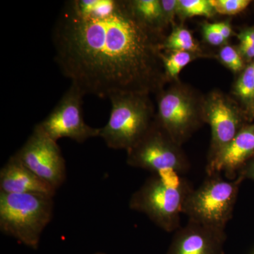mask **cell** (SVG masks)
Returning <instances> with one entry per match:
<instances>
[{"label":"cell","instance_id":"cell-4","mask_svg":"<svg viewBox=\"0 0 254 254\" xmlns=\"http://www.w3.org/2000/svg\"><path fill=\"white\" fill-rule=\"evenodd\" d=\"M109 120L100 128V137L115 150H128L144 136L154 123V105L150 95L117 93L110 97Z\"/></svg>","mask_w":254,"mask_h":254},{"label":"cell","instance_id":"cell-10","mask_svg":"<svg viewBox=\"0 0 254 254\" xmlns=\"http://www.w3.org/2000/svg\"><path fill=\"white\" fill-rule=\"evenodd\" d=\"M14 155L32 173L56 190L66 180V163L58 142L36 127Z\"/></svg>","mask_w":254,"mask_h":254},{"label":"cell","instance_id":"cell-3","mask_svg":"<svg viewBox=\"0 0 254 254\" xmlns=\"http://www.w3.org/2000/svg\"><path fill=\"white\" fill-rule=\"evenodd\" d=\"M53 196L41 193L0 192V230L37 250L42 234L53 218Z\"/></svg>","mask_w":254,"mask_h":254},{"label":"cell","instance_id":"cell-21","mask_svg":"<svg viewBox=\"0 0 254 254\" xmlns=\"http://www.w3.org/2000/svg\"><path fill=\"white\" fill-rule=\"evenodd\" d=\"M217 14L233 16L245 11L252 3L250 0H210Z\"/></svg>","mask_w":254,"mask_h":254},{"label":"cell","instance_id":"cell-17","mask_svg":"<svg viewBox=\"0 0 254 254\" xmlns=\"http://www.w3.org/2000/svg\"><path fill=\"white\" fill-rule=\"evenodd\" d=\"M208 53L187 51L163 52L162 60L165 74L170 83L180 81L179 75L185 66L198 58H210Z\"/></svg>","mask_w":254,"mask_h":254},{"label":"cell","instance_id":"cell-5","mask_svg":"<svg viewBox=\"0 0 254 254\" xmlns=\"http://www.w3.org/2000/svg\"><path fill=\"white\" fill-rule=\"evenodd\" d=\"M171 83L156 94L155 120L182 146L205 124L204 95L180 81Z\"/></svg>","mask_w":254,"mask_h":254},{"label":"cell","instance_id":"cell-26","mask_svg":"<svg viewBox=\"0 0 254 254\" xmlns=\"http://www.w3.org/2000/svg\"><path fill=\"white\" fill-rule=\"evenodd\" d=\"M105 254L104 253H96V254Z\"/></svg>","mask_w":254,"mask_h":254},{"label":"cell","instance_id":"cell-25","mask_svg":"<svg viewBox=\"0 0 254 254\" xmlns=\"http://www.w3.org/2000/svg\"><path fill=\"white\" fill-rule=\"evenodd\" d=\"M215 24H216L217 27H218L222 36L227 41H228V40L235 35L230 21H221V22L215 23Z\"/></svg>","mask_w":254,"mask_h":254},{"label":"cell","instance_id":"cell-2","mask_svg":"<svg viewBox=\"0 0 254 254\" xmlns=\"http://www.w3.org/2000/svg\"><path fill=\"white\" fill-rule=\"evenodd\" d=\"M192 190L178 174H153L131 195L129 208L145 214L164 231L175 232L181 227L184 203Z\"/></svg>","mask_w":254,"mask_h":254},{"label":"cell","instance_id":"cell-9","mask_svg":"<svg viewBox=\"0 0 254 254\" xmlns=\"http://www.w3.org/2000/svg\"><path fill=\"white\" fill-rule=\"evenodd\" d=\"M83 96L81 90L71 84L51 113L35 127L57 142L68 138L83 143L100 137V128L89 126L83 119Z\"/></svg>","mask_w":254,"mask_h":254},{"label":"cell","instance_id":"cell-19","mask_svg":"<svg viewBox=\"0 0 254 254\" xmlns=\"http://www.w3.org/2000/svg\"><path fill=\"white\" fill-rule=\"evenodd\" d=\"M217 58L222 65L236 75L242 72L247 66L237 46L228 43L220 48Z\"/></svg>","mask_w":254,"mask_h":254},{"label":"cell","instance_id":"cell-22","mask_svg":"<svg viewBox=\"0 0 254 254\" xmlns=\"http://www.w3.org/2000/svg\"><path fill=\"white\" fill-rule=\"evenodd\" d=\"M201 32L203 40L210 46L221 48L227 44V41L219 31L215 23L205 21L201 24Z\"/></svg>","mask_w":254,"mask_h":254},{"label":"cell","instance_id":"cell-1","mask_svg":"<svg viewBox=\"0 0 254 254\" xmlns=\"http://www.w3.org/2000/svg\"><path fill=\"white\" fill-rule=\"evenodd\" d=\"M167 36L145 26L128 0L65 1L53 30L55 62L83 95H156L169 80L162 45Z\"/></svg>","mask_w":254,"mask_h":254},{"label":"cell","instance_id":"cell-8","mask_svg":"<svg viewBox=\"0 0 254 254\" xmlns=\"http://www.w3.org/2000/svg\"><path fill=\"white\" fill-rule=\"evenodd\" d=\"M204 123L211 128V141L207 162L210 161L246 126L250 124L244 110L231 95L219 90L204 95Z\"/></svg>","mask_w":254,"mask_h":254},{"label":"cell","instance_id":"cell-6","mask_svg":"<svg viewBox=\"0 0 254 254\" xmlns=\"http://www.w3.org/2000/svg\"><path fill=\"white\" fill-rule=\"evenodd\" d=\"M243 181L239 177L235 180H225L221 174L208 175L198 188L187 195L183 213L190 220L205 226L225 230L233 215Z\"/></svg>","mask_w":254,"mask_h":254},{"label":"cell","instance_id":"cell-20","mask_svg":"<svg viewBox=\"0 0 254 254\" xmlns=\"http://www.w3.org/2000/svg\"><path fill=\"white\" fill-rule=\"evenodd\" d=\"M240 41L237 49L246 64L254 61V26L242 28L237 34Z\"/></svg>","mask_w":254,"mask_h":254},{"label":"cell","instance_id":"cell-15","mask_svg":"<svg viewBox=\"0 0 254 254\" xmlns=\"http://www.w3.org/2000/svg\"><path fill=\"white\" fill-rule=\"evenodd\" d=\"M132 12L145 26L166 35L170 28L165 22L160 0H128Z\"/></svg>","mask_w":254,"mask_h":254},{"label":"cell","instance_id":"cell-7","mask_svg":"<svg viewBox=\"0 0 254 254\" xmlns=\"http://www.w3.org/2000/svg\"><path fill=\"white\" fill-rule=\"evenodd\" d=\"M127 154L129 166L153 174L173 172L182 175L190 168L182 145L174 141L156 120L144 136L127 150Z\"/></svg>","mask_w":254,"mask_h":254},{"label":"cell","instance_id":"cell-14","mask_svg":"<svg viewBox=\"0 0 254 254\" xmlns=\"http://www.w3.org/2000/svg\"><path fill=\"white\" fill-rule=\"evenodd\" d=\"M245 112L249 123L254 120V71L253 63L247 64L237 75L232 88V95Z\"/></svg>","mask_w":254,"mask_h":254},{"label":"cell","instance_id":"cell-13","mask_svg":"<svg viewBox=\"0 0 254 254\" xmlns=\"http://www.w3.org/2000/svg\"><path fill=\"white\" fill-rule=\"evenodd\" d=\"M0 192L5 193H41L55 196L56 190L41 180L15 155L0 171Z\"/></svg>","mask_w":254,"mask_h":254},{"label":"cell","instance_id":"cell-18","mask_svg":"<svg viewBox=\"0 0 254 254\" xmlns=\"http://www.w3.org/2000/svg\"><path fill=\"white\" fill-rule=\"evenodd\" d=\"M217 14L210 0H179L177 17L182 23L194 16L213 18Z\"/></svg>","mask_w":254,"mask_h":254},{"label":"cell","instance_id":"cell-27","mask_svg":"<svg viewBox=\"0 0 254 254\" xmlns=\"http://www.w3.org/2000/svg\"><path fill=\"white\" fill-rule=\"evenodd\" d=\"M253 64H254V61L253 62Z\"/></svg>","mask_w":254,"mask_h":254},{"label":"cell","instance_id":"cell-23","mask_svg":"<svg viewBox=\"0 0 254 254\" xmlns=\"http://www.w3.org/2000/svg\"><path fill=\"white\" fill-rule=\"evenodd\" d=\"M164 18L169 27H172L175 23V18L178 11L179 0H160Z\"/></svg>","mask_w":254,"mask_h":254},{"label":"cell","instance_id":"cell-11","mask_svg":"<svg viewBox=\"0 0 254 254\" xmlns=\"http://www.w3.org/2000/svg\"><path fill=\"white\" fill-rule=\"evenodd\" d=\"M226 239L225 230L188 219L185 227L175 232L166 254H225Z\"/></svg>","mask_w":254,"mask_h":254},{"label":"cell","instance_id":"cell-16","mask_svg":"<svg viewBox=\"0 0 254 254\" xmlns=\"http://www.w3.org/2000/svg\"><path fill=\"white\" fill-rule=\"evenodd\" d=\"M163 52L187 51L203 53L199 43L194 39L191 32L183 23H175L167 35L162 45Z\"/></svg>","mask_w":254,"mask_h":254},{"label":"cell","instance_id":"cell-24","mask_svg":"<svg viewBox=\"0 0 254 254\" xmlns=\"http://www.w3.org/2000/svg\"><path fill=\"white\" fill-rule=\"evenodd\" d=\"M237 177H240L243 180H250L254 181V157L240 169Z\"/></svg>","mask_w":254,"mask_h":254},{"label":"cell","instance_id":"cell-12","mask_svg":"<svg viewBox=\"0 0 254 254\" xmlns=\"http://www.w3.org/2000/svg\"><path fill=\"white\" fill-rule=\"evenodd\" d=\"M254 157V124L246 125L232 141L207 162V175L223 173L228 180H235L237 173Z\"/></svg>","mask_w":254,"mask_h":254}]
</instances>
